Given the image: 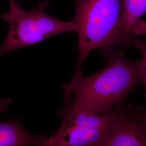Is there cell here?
Listing matches in <instances>:
<instances>
[{
	"label": "cell",
	"mask_w": 146,
	"mask_h": 146,
	"mask_svg": "<svg viewBox=\"0 0 146 146\" xmlns=\"http://www.w3.org/2000/svg\"><path fill=\"white\" fill-rule=\"evenodd\" d=\"M134 47L138 49L142 55L141 59L136 61L135 62L140 78V83L144 86L146 90V40H141L140 38L137 39ZM145 96L146 98V92Z\"/></svg>",
	"instance_id": "obj_8"
},
{
	"label": "cell",
	"mask_w": 146,
	"mask_h": 146,
	"mask_svg": "<svg viewBox=\"0 0 146 146\" xmlns=\"http://www.w3.org/2000/svg\"><path fill=\"white\" fill-rule=\"evenodd\" d=\"M122 107L105 113L78 109L65 102L58 112L61 123L43 146H99Z\"/></svg>",
	"instance_id": "obj_4"
},
{
	"label": "cell",
	"mask_w": 146,
	"mask_h": 146,
	"mask_svg": "<svg viewBox=\"0 0 146 146\" xmlns=\"http://www.w3.org/2000/svg\"><path fill=\"white\" fill-rule=\"evenodd\" d=\"M104 53L108 64L90 76L75 72L63 86L65 102L75 108L105 113L124 106L128 95L140 83L135 62L127 59L123 51Z\"/></svg>",
	"instance_id": "obj_1"
},
{
	"label": "cell",
	"mask_w": 146,
	"mask_h": 146,
	"mask_svg": "<svg viewBox=\"0 0 146 146\" xmlns=\"http://www.w3.org/2000/svg\"><path fill=\"white\" fill-rule=\"evenodd\" d=\"M11 102L12 99L11 98L0 99V114L7 111Z\"/></svg>",
	"instance_id": "obj_10"
},
{
	"label": "cell",
	"mask_w": 146,
	"mask_h": 146,
	"mask_svg": "<svg viewBox=\"0 0 146 146\" xmlns=\"http://www.w3.org/2000/svg\"><path fill=\"white\" fill-rule=\"evenodd\" d=\"M48 5L44 1L31 11H25L17 0H9V10L1 15L9 27L0 46V56L58 34L77 31V24L73 20L62 21L48 14L44 9Z\"/></svg>",
	"instance_id": "obj_3"
},
{
	"label": "cell",
	"mask_w": 146,
	"mask_h": 146,
	"mask_svg": "<svg viewBox=\"0 0 146 146\" xmlns=\"http://www.w3.org/2000/svg\"><path fill=\"white\" fill-rule=\"evenodd\" d=\"M146 139V106H128Z\"/></svg>",
	"instance_id": "obj_9"
},
{
	"label": "cell",
	"mask_w": 146,
	"mask_h": 146,
	"mask_svg": "<svg viewBox=\"0 0 146 146\" xmlns=\"http://www.w3.org/2000/svg\"><path fill=\"white\" fill-rule=\"evenodd\" d=\"M99 146H146V139L128 106L123 107Z\"/></svg>",
	"instance_id": "obj_5"
},
{
	"label": "cell",
	"mask_w": 146,
	"mask_h": 146,
	"mask_svg": "<svg viewBox=\"0 0 146 146\" xmlns=\"http://www.w3.org/2000/svg\"><path fill=\"white\" fill-rule=\"evenodd\" d=\"M47 137L31 134L17 119L0 122V146H43Z\"/></svg>",
	"instance_id": "obj_7"
},
{
	"label": "cell",
	"mask_w": 146,
	"mask_h": 146,
	"mask_svg": "<svg viewBox=\"0 0 146 146\" xmlns=\"http://www.w3.org/2000/svg\"><path fill=\"white\" fill-rule=\"evenodd\" d=\"M146 0H122L120 29L129 46H133L140 35H146Z\"/></svg>",
	"instance_id": "obj_6"
},
{
	"label": "cell",
	"mask_w": 146,
	"mask_h": 146,
	"mask_svg": "<svg viewBox=\"0 0 146 146\" xmlns=\"http://www.w3.org/2000/svg\"><path fill=\"white\" fill-rule=\"evenodd\" d=\"M74 6L79 52L76 72H81L94 50L106 53L115 46L129 47L119 26L122 0H75Z\"/></svg>",
	"instance_id": "obj_2"
}]
</instances>
